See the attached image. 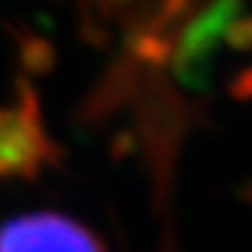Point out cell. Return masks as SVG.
Masks as SVG:
<instances>
[{
    "label": "cell",
    "instance_id": "6da1fadb",
    "mask_svg": "<svg viewBox=\"0 0 252 252\" xmlns=\"http://www.w3.org/2000/svg\"><path fill=\"white\" fill-rule=\"evenodd\" d=\"M57 156L38 94L19 83L16 99L0 105V180H35Z\"/></svg>",
    "mask_w": 252,
    "mask_h": 252
},
{
    "label": "cell",
    "instance_id": "7a4b0ae2",
    "mask_svg": "<svg viewBox=\"0 0 252 252\" xmlns=\"http://www.w3.org/2000/svg\"><path fill=\"white\" fill-rule=\"evenodd\" d=\"M242 11V0H209L193 16L180 25L172 38L169 62L177 81L190 89H207L212 57L218 51L225 27Z\"/></svg>",
    "mask_w": 252,
    "mask_h": 252
},
{
    "label": "cell",
    "instance_id": "3957f363",
    "mask_svg": "<svg viewBox=\"0 0 252 252\" xmlns=\"http://www.w3.org/2000/svg\"><path fill=\"white\" fill-rule=\"evenodd\" d=\"M0 252H105V244L75 218L43 209L5 220Z\"/></svg>",
    "mask_w": 252,
    "mask_h": 252
},
{
    "label": "cell",
    "instance_id": "277c9868",
    "mask_svg": "<svg viewBox=\"0 0 252 252\" xmlns=\"http://www.w3.org/2000/svg\"><path fill=\"white\" fill-rule=\"evenodd\" d=\"M223 38L233 51H252V16H236L225 27Z\"/></svg>",
    "mask_w": 252,
    "mask_h": 252
},
{
    "label": "cell",
    "instance_id": "5b68a950",
    "mask_svg": "<svg viewBox=\"0 0 252 252\" xmlns=\"http://www.w3.org/2000/svg\"><path fill=\"white\" fill-rule=\"evenodd\" d=\"M49 57H51L49 43H43V40H27V46H25V62L30 64V67L49 70Z\"/></svg>",
    "mask_w": 252,
    "mask_h": 252
},
{
    "label": "cell",
    "instance_id": "8992f818",
    "mask_svg": "<svg viewBox=\"0 0 252 252\" xmlns=\"http://www.w3.org/2000/svg\"><path fill=\"white\" fill-rule=\"evenodd\" d=\"M94 3L102 5V11H107V14H116V11H124L129 5H134L137 0H94Z\"/></svg>",
    "mask_w": 252,
    "mask_h": 252
},
{
    "label": "cell",
    "instance_id": "52a82bcc",
    "mask_svg": "<svg viewBox=\"0 0 252 252\" xmlns=\"http://www.w3.org/2000/svg\"><path fill=\"white\" fill-rule=\"evenodd\" d=\"M242 83H236V89H233V94L236 97H242V99H247V97H252V70H247L242 78H239Z\"/></svg>",
    "mask_w": 252,
    "mask_h": 252
}]
</instances>
